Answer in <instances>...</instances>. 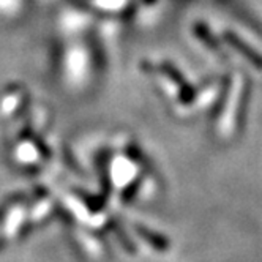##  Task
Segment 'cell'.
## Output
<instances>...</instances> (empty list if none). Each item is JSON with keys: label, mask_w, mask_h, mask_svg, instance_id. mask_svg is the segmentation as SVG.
Masks as SVG:
<instances>
[{"label": "cell", "mask_w": 262, "mask_h": 262, "mask_svg": "<svg viewBox=\"0 0 262 262\" xmlns=\"http://www.w3.org/2000/svg\"><path fill=\"white\" fill-rule=\"evenodd\" d=\"M224 38H226V41L237 51H240L243 54V57H245L248 62H251L254 67H257L259 70H262V57L260 55L253 49L250 48L245 41H243L242 38H238L237 35H234L232 32H228L226 35H224Z\"/></svg>", "instance_id": "6da1fadb"}]
</instances>
